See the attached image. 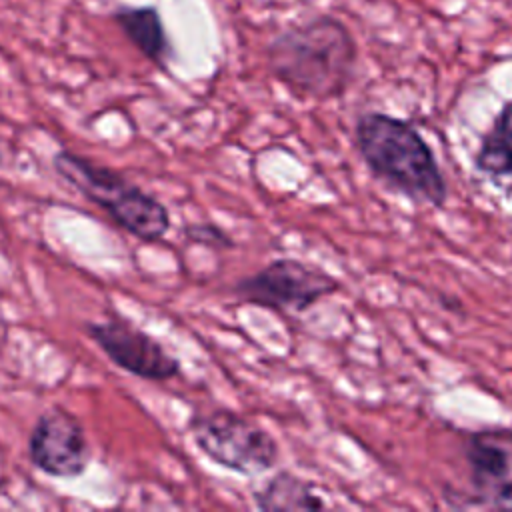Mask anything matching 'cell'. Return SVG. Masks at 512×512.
Wrapping results in <instances>:
<instances>
[{
    "mask_svg": "<svg viewBox=\"0 0 512 512\" xmlns=\"http://www.w3.org/2000/svg\"><path fill=\"white\" fill-rule=\"evenodd\" d=\"M272 76L294 96L340 98L356 74L358 46L344 22L318 14L280 30L266 48Z\"/></svg>",
    "mask_w": 512,
    "mask_h": 512,
    "instance_id": "obj_1",
    "label": "cell"
},
{
    "mask_svg": "<svg viewBox=\"0 0 512 512\" xmlns=\"http://www.w3.org/2000/svg\"><path fill=\"white\" fill-rule=\"evenodd\" d=\"M2 162H4V154H2V146H0V166H2Z\"/></svg>",
    "mask_w": 512,
    "mask_h": 512,
    "instance_id": "obj_13",
    "label": "cell"
},
{
    "mask_svg": "<svg viewBox=\"0 0 512 512\" xmlns=\"http://www.w3.org/2000/svg\"><path fill=\"white\" fill-rule=\"evenodd\" d=\"M356 148L368 170L416 204L444 208L448 184L434 150L408 122L384 112L360 114Z\"/></svg>",
    "mask_w": 512,
    "mask_h": 512,
    "instance_id": "obj_2",
    "label": "cell"
},
{
    "mask_svg": "<svg viewBox=\"0 0 512 512\" xmlns=\"http://www.w3.org/2000/svg\"><path fill=\"white\" fill-rule=\"evenodd\" d=\"M254 502L260 510H266V512L326 508V502L316 492L314 484L288 470L274 474L266 484H262L254 492Z\"/></svg>",
    "mask_w": 512,
    "mask_h": 512,
    "instance_id": "obj_10",
    "label": "cell"
},
{
    "mask_svg": "<svg viewBox=\"0 0 512 512\" xmlns=\"http://www.w3.org/2000/svg\"><path fill=\"white\" fill-rule=\"evenodd\" d=\"M84 328L114 366L140 380L168 382L180 374V360L152 334L120 314H112L102 322H88Z\"/></svg>",
    "mask_w": 512,
    "mask_h": 512,
    "instance_id": "obj_8",
    "label": "cell"
},
{
    "mask_svg": "<svg viewBox=\"0 0 512 512\" xmlns=\"http://www.w3.org/2000/svg\"><path fill=\"white\" fill-rule=\"evenodd\" d=\"M26 448L30 464L58 480L80 478L92 460L84 424L74 412L62 406H52L38 414L30 428Z\"/></svg>",
    "mask_w": 512,
    "mask_h": 512,
    "instance_id": "obj_7",
    "label": "cell"
},
{
    "mask_svg": "<svg viewBox=\"0 0 512 512\" xmlns=\"http://www.w3.org/2000/svg\"><path fill=\"white\" fill-rule=\"evenodd\" d=\"M198 450L214 464L244 476L272 470L280 458L276 438L256 420L228 408L194 414L188 422Z\"/></svg>",
    "mask_w": 512,
    "mask_h": 512,
    "instance_id": "obj_4",
    "label": "cell"
},
{
    "mask_svg": "<svg viewBox=\"0 0 512 512\" xmlns=\"http://www.w3.org/2000/svg\"><path fill=\"white\" fill-rule=\"evenodd\" d=\"M462 454L470 490L464 496H456V500L464 498L460 508L512 510V428L466 432Z\"/></svg>",
    "mask_w": 512,
    "mask_h": 512,
    "instance_id": "obj_6",
    "label": "cell"
},
{
    "mask_svg": "<svg viewBox=\"0 0 512 512\" xmlns=\"http://www.w3.org/2000/svg\"><path fill=\"white\" fill-rule=\"evenodd\" d=\"M342 284L326 270L298 258H276L258 272L236 280L232 296L244 304L268 310L304 312Z\"/></svg>",
    "mask_w": 512,
    "mask_h": 512,
    "instance_id": "obj_5",
    "label": "cell"
},
{
    "mask_svg": "<svg viewBox=\"0 0 512 512\" xmlns=\"http://www.w3.org/2000/svg\"><path fill=\"white\" fill-rule=\"evenodd\" d=\"M474 166L482 174L512 176V100L498 110L482 136Z\"/></svg>",
    "mask_w": 512,
    "mask_h": 512,
    "instance_id": "obj_11",
    "label": "cell"
},
{
    "mask_svg": "<svg viewBox=\"0 0 512 512\" xmlns=\"http://www.w3.org/2000/svg\"><path fill=\"white\" fill-rule=\"evenodd\" d=\"M52 168L134 238L154 244L168 234L172 218L166 204L136 186L122 172L66 148L54 152Z\"/></svg>",
    "mask_w": 512,
    "mask_h": 512,
    "instance_id": "obj_3",
    "label": "cell"
},
{
    "mask_svg": "<svg viewBox=\"0 0 512 512\" xmlns=\"http://www.w3.org/2000/svg\"><path fill=\"white\" fill-rule=\"evenodd\" d=\"M184 236L200 246L212 248V250H230L234 248V240L212 222H200V224H188L184 228Z\"/></svg>",
    "mask_w": 512,
    "mask_h": 512,
    "instance_id": "obj_12",
    "label": "cell"
},
{
    "mask_svg": "<svg viewBox=\"0 0 512 512\" xmlns=\"http://www.w3.org/2000/svg\"><path fill=\"white\" fill-rule=\"evenodd\" d=\"M110 18L146 60L160 70H168L174 50L162 14L154 4L120 2L112 8Z\"/></svg>",
    "mask_w": 512,
    "mask_h": 512,
    "instance_id": "obj_9",
    "label": "cell"
}]
</instances>
